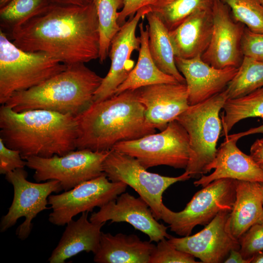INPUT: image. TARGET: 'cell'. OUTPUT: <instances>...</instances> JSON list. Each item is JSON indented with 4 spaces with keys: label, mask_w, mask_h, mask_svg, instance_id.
I'll return each instance as SVG.
<instances>
[{
    "label": "cell",
    "mask_w": 263,
    "mask_h": 263,
    "mask_svg": "<svg viewBox=\"0 0 263 263\" xmlns=\"http://www.w3.org/2000/svg\"><path fill=\"white\" fill-rule=\"evenodd\" d=\"M8 37L21 50L45 54L67 65L99 56L98 22L93 0L83 6L52 3Z\"/></svg>",
    "instance_id": "cell-1"
},
{
    "label": "cell",
    "mask_w": 263,
    "mask_h": 263,
    "mask_svg": "<svg viewBox=\"0 0 263 263\" xmlns=\"http://www.w3.org/2000/svg\"><path fill=\"white\" fill-rule=\"evenodd\" d=\"M77 119L45 110L16 112L0 107V138L22 157L63 155L76 150Z\"/></svg>",
    "instance_id": "cell-2"
},
{
    "label": "cell",
    "mask_w": 263,
    "mask_h": 263,
    "mask_svg": "<svg viewBox=\"0 0 263 263\" xmlns=\"http://www.w3.org/2000/svg\"><path fill=\"white\" fill-rule=\"evenodd\" d=\"M76 119L77 150L108 151L118 142L136 140L156 132L146 122L138 89L126 90L93 103Z\"/></svg>",
    "instance_id": "cell-3"
},
{
    "label": "cell",
    "mask_w": 263,
    "mask_h": 263,
    "mask_svg": "<svg viewBox=\"0 0 263 263\" xmlns=\"http://www.w3.org/2000/svg\"><path fill=\"white\" fill-rule=\"evenodd\" d=\"M84 64L68 65L41 84L15 93L4 105L16 112L40 109L77 117L93 103L103 78Z\"/></svg>",
    "instance_id": "cell-4"
},
{
    "label": "cell",
    "mask_w": 263,
    "mask_h": 263,
    "mask_svg": "<svg viewBox=\"0 0 263 263\" xmlns=\"http://www.w3.org/2000/svg\"><path fill=\"white\" fill-rule=\"evenodd\" d=\"M227 99L225 89L201 103L189 106L175 119L188 135L190 155L185 171L191 178H198L207 173V168L215 157L223 129L219 113Z\"/></svg>",
    "instance_id": "cell-5"
},
{
    "label": "cell",
    "mask_w": 263,
    "mask_h": 263,
    "mask_svg": "<svg viewBox=\"0 0 263 263\" xmlns=\"http://www.w3.org/2000/svg\"><path fill=\"white\" fill-rule=\"evenodd\" d=\"M67 66L45 54L20 49L0 29V103L4 104L17 92L41 84Z\"/></svg>",
    "instance_id": "cell-6"
},
{
    "label": "cell",
    "mask_w": 263,
    "mask_h": 263,
    "mask_svg": "<svg viewBox=\"0 0 263 263\" xmlns=\"http://www.w3.org/2000/svg\"><path fill=\"white\" fill-rule=\"evenodd\" d=\"M236 180L222 178L197 191L181 211L174 212L164 204L161 219L170 231L181 236L190 235L197 225H206L220 212H231L236 198Z\"/></svg>",
    "instance_id": "cell-7"
},
{
    "label": "cell",
    "mask_w": 263,
    "mask_h": 263,
    "mask_svg": "<svg viewBox=\"0 0 263 263\" xmlns=\"http://www.w3.org/2000/svg\"><path fill=\"white\" fill-rule=\"evenodd\" d=\"M112 149L134 157L146 169L165 165L185 169L190 155L188 135L176 120L158 133L118 142Z\"/></svg>",
    "instance_id": "cell-8"
},
{
    "label": "cell",
    "mask_w": 263,
    "mask_h": 263,
    "mask_svg": "<svg viewBox=\"0 0 263 263\" xmlns=\"http://www.w3.org/2000/svg\"><path fill=\"white\" fill-rule=\"evenodd\" d=\"M103 169L111 181L122 182L132 188L147 203L157 220L161 219L164 192L172 184L191 178L186 171L177 177L149 172L134 157L113 149L104 160Z\"/></svg>",
    "instance_id": "cell-9"
},
{
    "label": "cell",
    "mask_w": 263,
    "mask_h": 263,
    "mask_svg": "<svg viewBox=\"0 0 263 263\" xmlns=\"http://www.w3.org/2000/svg\"><path fill=\"white\" fill-rule=\"evenodd\" d=\"M110 150L76 149L61 156H30L25 160L26 166L35 170L33 178L37 182L57 180L62 189L67 191L104 174L103 164Z\"/></svg>",
    "instance_id": "cell-10"
},
{
    "label": "cell",
    "mask_w": 263,
    "mask_h": 263,
    "mask_svg": "<svg viewBox=\"0 0 263 263\" xmlns=\"http://www.w3.org/2000/svg\"><path fill=\"white\" fill-rule=\"evenodd\" d=\"M28 173L24 168L18 169L5 174L6 180L14 188V197L8 211L3 216L0 231L3 232L14 225L18 219L25 220L17 228L16 234L21 240L27 239L33 228L32 220L48 207V197L53 193L63 190L59 182L51 180L44 183L27 180Z\"/></svg>",
    "instance_id": "cell-11"
},
{
    "label": "cell",
    "mask_w": 263,
    "mask_h": 263,
    "mask_svg": "<svg viewBox=\"0 0 263 263\" xmlns=\"http://www.w3.org/2000/svg\"><path fill=\"white\" fill-rule=\"evenodd\" d=\"M127 186L122 182L111 181L104 173L61 194H51L48 200L52 212L49 221L56 225H65L77 214L92 211L94 207L115 200Z\"/></svg>",
    "instance_id": "cell-12"
},
{
    "label": "cell",
    "mask_w": 263,
    "mask_h": 263,
    "mask_svg": "<svg viewBox=\"0 0 263 263\" xmlns=\"http://www.w3.org/2000/svg\"><path fill=\"white\" fill-rule=\"evenodd\" d=\"M212 14L211 38L202 59L217 69L239 68L244 56L241 44L245 26L234 19L229 7L221 0H215Z\"/></svg>",
    "instance_id": "cell-13"
},
{
    "label": "cell",
    "mask_w": 263,
    "mask_h": 263,
    "mask_svg": "<svg viewBox=\"0 0 263 263\" xmlns=\"http://www.w3.org/2000/svg\"><path fill=\"white\" fill-rule=\"evenodd\" d=\"M151 11L150 6L138 10L121 26L112 39L109 56L111 59L110 70L95 92L93 103L108 99L114 95L118 87L125 81L134 67L131 56L134 51H139L140 38L136 35L139 22Z\"/></svg>",
    "instance_id": "cell-14"
},
{
    "label": "cell",
    "mask_w": 263,
    "mask_h": 263,
    "mask_svg": "<svg viewBox=\"0 0 263 263\" xmlns=\"http://www.w3.org/2000/svg\"><path fill=\"white\" fill-rule=\"evenodd\" d=\"M230 212H220L202 230L193 235L182 238L170 236L168 241L177 249L199 259L201 263H224L231 250L240 249L239 240L230 231Z\"/></svg>",
    "instance_id": "cell-15"
},
{
    "label": "cell",
    "mask_w": 263,
    "mask_h": 263,
    "mask_svg": "<svg viewBox=\"0 0 263 263\" xmlns=\"http://www.w3.org/2000/svg\"><path fill=\"white\" fill-rule=\"evenodd\" d=\"M89 220L98 224L109 220L111 223H129L147 235L150 242L158 243L170 237L167 232L168 227L158 222L147 203L140 197H135L128 192L121 193L115 200L100 207L91 214Z\"/></svg>",
    "instance_id": "cell-16"
},
{
    "label": "cell",
    "mask_w": 263,
    "mask_h": 263,
    "mask_svg": "<svg viewBox=\"0 0 263 263\" xmlns=\"http://www.w3.org/2000/svg\"><path fill=\"white\" fill-rule=\"evenodd\" d=\"M147 123L160 131L189 106L186 84L160 83L138 89Z\"/></svg>",
    "instance_id": "cell-17"
},
{
    "label": "cell",
    "mask_w": 263,
    "mask_h": 263,
    "mask_svg": "<svg viewBox=\"0 0 263 263\" xmlns=\"http://www.w3.org/2000/svg\"><path fill=\"white\" fill-rule=\"evenodd\" d=\"M177 69L186 80L189 106L201 103L221 93L236 74L238 68H214L201 56L190 59L175 57Z\"/></svg>",
    "instance_id": "cell-18"
},
{
    "label": "cell",
    "mask_w": 263,
    "mask_h": 263,
    "mask_svg": "<svg viewBox=\"0 0 263 263\" xmlns=\"http://www.w3.org/2000/svg\"><path fill=\"white\" fill-rule=\"evenodd\" d=\"M227 135L225 136V140L217 149L214 159L207 168V173L212 169L214 171L208 175H202L194 182V185L204 187L222 178L263 184V169L250 155L238 148L237 140L229 138Z\"/></svg>",
    "instance_id": "cell-19"
},
{
    "label": "cell",
    "mask_w": 263,
    "mask_h": 263,
    "mask_svg": "<svg viewBox=\"0 0 263 263\" xmlns=\"http://www.w3.org/2000/svg\"><path fill=\"white\" fill-rule=\"evenodd\" d=\"M212 30V8L190 15L169 31L175 56L190 59L202 56L209 46Z\"/></svg>",
    "instance_id": "cell-20"
},
{
    "label": "cell",
    "mask_w": 263,
    "mask_h": 263,
    "mask_svg": "<svg viewBox=\"0 0 263 263\" xmlns=\"http://www.w3.org/2000/svg\"><path fill=\"white\" fill-rule=\"evenodd\" d=\"M89 212H84L77 220H72L56 247L48 259L50 263H64L82 251L94 254L98 249L101 229L105 223H94L88 219Z\"/></svg>",
    "instance_id": "cell-21"
},
{
    "label": "cell",
    "mask_w": 263,
    "mask_h": 263,
    "mask_svg": "<svg viewBox=\"0 0 263 263\" xmlns=\"http://www.w3.org/2000/svg\"><path fill=\"white\" fill-rule=\"evenodd\" d=\"M155 245L142 241L135 234L112 235L102 232L99 245L94 254L96 263H149Z\"/></svg>",
    "instance_id": "cell-22"
},
{
    "label": "cell",
    "mask_w": 263,
    "mask_h": 263,
    "mask_svg": "<svg viewBox=\"0 0 263 263\" xmlns=\"http://www.w3.org/2000/svg\"><path fill=\"white\" fill-rule=\"evenodd\" d=\"M261 183L236 180V198L228 224L232 235L239 240L253 225L263 224Z\"/></svg>",
    "instance_id": "cell-23"
},
{
    "label": "cell",
    "mask_w": 263,
    "mask_h": 263,
    "mask_svg": "<svg viewBox=\"0 0 263 263\" xmlns=\"http://www.w3.org/2000/svg\"><path fill=\"white\" fill-rule=\"evenodd\" d=\"M143 21L138 24L140 47L137 61L127 78L118 87L114 95L126 90H136L153 84L179 82L172 76L163 72L155 64L149 50L148 25L144 28Z\"/></svg>",
    "instance_id": "cell-24"
},
{
    "label": "cell",
    "mask_w": 263,
    "mask_h": 263,
    "mask_svg": "<svg viewBox=\"0 0 263 263\" xmlns=\"http://www.w3.org/2000/svg\"><path fill=\"white\" fill-rule=\"evenodd\" d=\"M145 17L148 23L149 50L155 64L164 73L172 76L179 82L186 84L185 78L175 64L169 30L151 11Z\"/></svg>",
    "instance_id": "cell-25"
},
{
    "label": "cell",
    "mask_w": 263,
    "mask_h": 263,
    "mask_svg": "<svg viewBox=\"0 0 263 263\" xmlns=\"http://www.w3.org/2000/svg\"><path fill=\"white\" fill-rule=\"evenodd\" d=\"M221 116L222 136L229 132L238 122L250 117H260L263 123V87L243 97L227 99Z\"/></svg>",
    "instance_id": "cell-26"
},
{
    "label": "cell",
    "mask_w": 263,
    "mask_h": 263,
    "mask_svg": "<svg viewBox=\"0 0 263 263\" xmlns=\"http://www.w3.org/2000/svg\"><path fill=\"white\" fill-rule=\"evenodd\" d=\"M215 0H158L150 7L165 26L172 30L193 13L211 9Z\"/></svg>",
    "instance_id": "cell-27"
},
{
    "label": "cell",
    "mask_w": 263,
    "mask_h": 263,
    "mask_svg": "<svg viewBox=\"0 0 263 263\" xmlns=\"http://www.w3.org/2000/svg\"><path fill=\"white\" fill-rule=\"evenodd\" d=\"M96 11L99 34L98 59L103 63L109 56L112 39L121 26L118 23L119 9L123 0H92Z\"/></svg>",
    "instance_id": "cell-28"
},
{
    "label": "cell",
    "mask_w": 263,
    "mask_h": 263,
    "mask_svg": "<svg viewBox=\"0 0 263 263\" xmlns=\"http://www.w3.org/2000/svg\"><path fill=\"white\" fill-rule=\"evenodd\" d=\"M263 87V61L244 56L225 90L228 99L245 96Z\"/></svg>",
    "instance_id": "cell-29"
},
{
    "label": "cell",
    "mask_w": 263,
    "mask_h": 263,
    "mask_svg": "<svg viewBox=\"0 0 263 263\" xmlns=\"http://www.w3.org/2000/svg\"><path fill=\"white\" fill-rule=\"evenodd\" d=\"M52 3L50 0H11L0 8V26L10 32L42 12Z\"/></svg>",
    "instance_id": "cell-30"
},
{
    "label": "cell",
    "mask_w": 263,
    "mask_h": 263,
    "mask_svg": "<svg viewBox=\"0 0 263 263\" xmlns=\"http://www.w3.org/2000/svg\"><path fill=\"white\" fill-rule=\"evenodd\" d=\"M234 19L251 31L263 33V4L260 0H221Z\"/></svg>",
    "instance_id": "cell-31"
},
{
    "label": "cell",
    "mask_w": 263,
    "mask_h": 263,
    "mask_svg": "<svg viewBox=\"0 0 263 263\" xmlns=\"http://www.w3.org/2000/svg\"><path fill=\"white\" fill-rule=\"evenodd\" d=\"M195 257L177 249L164 238L157 243L153 249L149 263H198Z\"/></svg>",
    "instance_id": "cell-32"
},
{
    "label": "cell",
    "mask_w": 263,
    "mask_h": 263,
    "mask_svg": "<svg viewBox=\"0 0 263 263\" xmlns=\"http://www.w3.org/2000/svg\"><path fill=\"white\" fill-rule=\"evenodd\" d=\"M239 250L243 258L249 260L256 253L263 250V224L252 225L239 239Z\"/></svg>",
    "instance_id": "cell-33"
},
{
    "label": "cell",
    "mask_w": 263,
    "mask_h": 263,
    "mask_svg": "<svg viewBox=\"0 0 263 263\" xmlns=\"http://www.w3.org/2000/svg\"><path fill=\"white\" fill-rule=\"evenodd\" d=\"M241 46L244 56L263 61V33L253 32L245 27Z\"/></svg>",
    "instance_id": "cell-34"
},
{
    "label": "cell",
    "mask_w": 263,
    "mask_h": 263,
    "mask_svg": "<svg viewBox=\"0 0 263 263\" xmlns=\"http://www.w3.org/2000/svg\"><path fill=\"white\" fill-rule=\"evenodd\" d=\"M25 166L26 161L22 158L20 152L7 147L0 138V173L5 175Z\"/></svg>",
    "instance_id": "cell-35"
},
{
    "label": "cell",
    "mask_w": 263,
    "mask_h": 263,
    "mask_svg": "<svg viewBox=\"0 0 263 263\" xmlns=\"http://www.w3.org/2000/svg\"><path fill=\"white\" fill-rule=\"evenodd\" d=\"M123 6L119 12L118 23L121 26L127 19L133 17L142 8L151 6L158 0H123Z\"/></svg>",
    "instance_id": "cell-36"
},
{
    "label": "cell",
    "mask_w": 263,
    "mask_h": 263,
    "mask_svg": "<svg viewBox=\"0 0 263 263\" xmlns=\"http://www.w3.org/2000/svg\"><path fill=\"white\" fill-rule=\"evenodd\" d=\"M250 155L260 166L263 165V138L257 139L251 145Z\"/></svg>",
    "instance_id": "cell-37"
},
{
    "label": "cell",
    "mask_w": 263,
    "mask_h": 263,
    "mask_svg": "<svg viewBox=\"0 0 263 263\" xmlns=\"http://www.w3.org/2000/svg\"><path fill=\"white\" fill-rule=\"evenodd\" d=\"M225 263H250V261L243 258L239 250L232 249L224 261Z\"/></svg>",
    "instance_id": "cell-38"
},
{
    "label": "cell",
    "mask_w": 263,
    "mask_h": 263,
    "mask_svg": "<svg viewBox=\"0 0 263 263\" xmlns=\"http://www.w3.org/2000/svg\"><path fill=\"white\" fill-rule=\"evenodd\" d=\"M255 133H263V124L259 127L251 128L244 132L228 134L227 136L230 139L238 141L243 137Z\"/></svg>",
    "instance_id": "cell-39"
},
{
    "label": "cell",
    "mask_w": 263,
    "mask_h": 263,
    "mask_svg": "<svg viewBox=\"0 0 263 263\" xmlns=\"http://www.w3.org/2000/svg\"><path fill=\"white\" fill-rule=\"evenodd\" d=\"M53 3L61 5L83 6L90 3L92 0H50Z\"/></svg>",
    "instance_id": "cell-40"
},
{
    "label": "cell",
    "mask_w": 263,
    "mask_h": 263,
    "mask_svg": "<svg viewBox=\"0 0 263 263\" xmlns=\"http://www.w3.org/2000/svg\"><path fill=\"white\" fill-rule=\"evenodd\" d=\"M250 263H263V250L254 254L251 258Z\"/></svg>",
    "instance_id": "cell-41"
},
{
    "label": "cell",
    "mask_w": 263,
    "mask_h": 263,
    "mask_svg": "<svg viewBox=\"0 0 263 263\" xmlns=\"http://www.w3.org/2000/svg\"><path fill=\"white\" fill-rule=\"evenodd\" d=\"M11 0H0V8L4 6Z\"/></svg>",
    "instance_id": "cell-42"
},
{
    "label": "cell",
    "mask_w": 263,
    "mask_h": 263,
    "mask_svg": "<svg viewBox=\"0 0 263 263\" xmlns=\"http://www.w3.org/2000/svg\"><path fill=\"white\" fill-rule=\"evenodd\" d=\"M263 169V165L260 166ZM261 190L262 195L263 204V184H261Z\"/></svg>",
    "instance_id": "cell-43"
},
{
    "label": "cell",
    "mask_w": 263,
    "mask_h": 263,
    "mask_svg": "<svg viewBox=\"0 0 263 263\" xmlns=\"http://www.w3.org/2000/svg\"><path fill=\"white\" fill-rule=\"evenodd\" d=\"M260 0V1H261V2L263 4V0Z\"/></svg>",
    "instance_id": "cell-44"
}]
</instances>
